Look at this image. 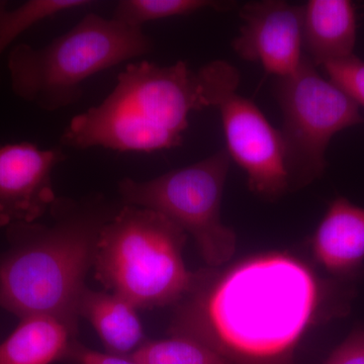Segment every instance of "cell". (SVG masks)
<instances>
[{"mask_svg": "<svg viewBox=\"0 0 364 364\" xmlns=\"http://www.w3.org/2000/svg\"><path fill=\"white\" fill-rule=\"evenodd\" d=\"M273 91L282 112L280 134L289 188H301L324 173L333 136L363 124L364 117L359 105L323 77L305 54L298 70L275 79Z\"/></svg>", "mask_w": 364, "mask_h": 364, "instance_id": "7", "label": "cell"}, {"mask_svg": "<svg viewBox=\"0 0 364 364\" xmlns=\"http://www.w3.org/2000/svg\"><path fill=\"white\" fill-rule=\"evenodd\" d=\"M323 364H364V328H355Z\"/></svg>", "mask_w": 364, "mask_h": 364, "instance_id": "19", "label": "cell"}, {"mask_svg": "<svg viewBox=\"0 0 364 364\" xmlns=\"http://www.w3.org/2000/svg\"><path fill=\"white\" fill-rule=\"evenodd\" d=\"M316 261L328 272L350 277L364 261V208L337 198L328 208L312 238Z\"/></svg>", "mask_w": 364, "mask_h": 364, "instance_id": "11", "label": "cell"}, {"mask_svg": "<svg viewBox=\"0 0 364 364\" xmlns=\"http://www.w3.org/2000/svg\"><path fill=\"white\" fill-rule=\"evenodd\" d=\"M75 337L55 318H21L16 329L0 343V364H52L64 360Z\"/></svg>", "mask_w": 364, "mask_h": 364, "instance_id": "14", "label": "cell"}, {"mask_svg": "<svg viewBox=\"0 0 364 364\" xmlns=\"http://www.w3.org/2000/svg\"><path fill=\"white\" fill-rule=\"evenodd\" d=\"M130 358L140 364H226L205 345L177 336L147 340Z\"/></svg>", "mask_w": 364, "mask_h": 364, "instance_id": "17", "label": "cell"}, {"mask_svg": "<svg viewBox=\"0 0 364 364\" xmlns=\"http://www.w3.org/2000/svg\"><path fill=\"white\" fill-rule=\"evenodd\" d=\"M242 26L232 48L240 58L260 64L277 78L298 70L303 60L304 6L282 0L244 4Z\"/></svg>", "mask_w": 364, "mask_h": 364, "instance_id": "9", "label": "cell"}, {"mask_svg": "<svg viewBox=\"0 0 364 364\" xmlns=\"http://www.w3.org/2000/svg\"><path fill=\"white\" fill-rule=\"evenodd\" d=\"M122 205L100 196L79 202L57 198L52 226L7 227L11 248L0 257V308L20 318H55L77 335L79 299L98 235Z\"/></svg>", "mask_w": 364, "mask_h": 364, "instance_id": "3", "label": "cell"}, {"mask_svg": "<svg viewBox=\"0 0 364 364\" xmlns=\"http://www.w3.org/2000/svg\"><path fill=\"white\" fill-rule=\"evenodd\" d=\"M323 67L335 85L354 102L364 107V60L354 54Z\"/></svg>", "mask_w": 364, "mask_h": 364, "instance_id": "18", "label": "cell"}, {"mask_svg": "<svg viewBox=\"0 0 364 364\" xmlns=\"http://www.w3.org/2000/svg\"><path fill=\"white\" fill-rule=\"evenodd\" d=\"M153 49L154 42L143 28L87 14L44 47L11 48L7 57L11 90L42 111H60L80 100L88 78Z\"/></svg>", "mask_w": 364, "mask_h": 364, "instance_id": "4", "label": "cell"}, {"mask_svg": "<svg viewBox=\"0 0 364 364\" xmlns=\"http://www.w3.org/2000/svg\"><path fill=\"white\" fill-rule=\"evenodd\" d=\"M221 112L227 152L247 174L252 193L275 200L289 188L282 134L252 100L234 92L217 107Z\"/></svg>", "mask_w": 364, "mask_h": 364, "instance_id": "8", "label": "cell"}, {"mask_svg": "<svg viewBox=\"0 0 364 364\" xmlns=\"http://www.w3.org/2000/svg\"><path fill=\"white\" fill-rule=\"evenodd\" d=\"M91 4L90 0H28L11 9L0 0V57L21 33L40 21Z\"/></svg>", "mask_w": 364, "mask_h": 364, "instance_id": "15", "label": "cell"}, {"mask_svg": "<svg viewBox=\"0 0 364 364\" xmlns=\"http://www.w3.org/2000/svg\"><path fill=\"white\" fill-rule=\"evenodd\" d=\"M239 82L238 70L224 60L208 62L198 71L186 61L171 66L134 62L100 105L71 119L60 142L76 150L117 152L179 147L191 112L219 107Z\"/></svg>", "mask_w": 364, "mask_h": 364, "instance_id": "2", "label": "cell"}, {"mask_svg": "<svg viewBox=\"0 0 364 364\" xmlns=\"http://www.w3.org/2000/svg\"><path fill=\"white\" fill-rule=\"evenodd\" d=\"M138 309L109 291L86 287L78 304L79 317L90 321L104 343L107 353L130 358L147 340Z\"/></svg>", "mask_w": 364, "mask_h": 364, "instance_id": "13", "label": "cell"}, {"mask_svg": "<svg viewBox=\"0 0 364 364\" xmlns=\"http://www.w3.org/2000/svg\"><path fill=\"white\" fill-rule=\"evenodd\" d=\"M358 18L349 0H310L304 6L303 48L316 66L354 55Z\"/></svg>", "mask_w": 364, "mask_h": 364, "instance_id": "12", "label": "cell"}, {"mask_svg": "<svg viewBox=\"0 0 364 364\" xmlns=\"http://www.w3.org/2000/svg\"><path fill=\"white\" fill-rule=\"evenodd\" d=\"M62 148L30 142L0 146V228L33 224L50 212L57 196L52 173L66 159Z\"/></svg>", "mask_w": 364, "mask_h": 364, "instance_id": "10", "label": "cell"}, {"mask_svg": "<svg viewBox=\"0 0 364 364\" xmlns=\"http://www.w3.org/2000/svg\"><path fill=\"white\" fill-rule=\"evenodd\" d=\"M231 157L226 149L150 181L119 182L123 205L149 208L178 225L196 241L208 267L233 258L237 237L221 220V205Z\"/></svg>", "mask_w": 364, "mask_h": 364, "instance_id": "6", "label": "cell"}, {"mask_svg": "<svg viewBox=\"0 0 364 364\" xmlns=\"http://www.w3.org/2000/svg\"><path fill=\"white\" fill-rule=\"evenodd\" d=\"M188 237L160 213L123 205L100 229L95 279L136 309L176 305L195 282L183 260Z\"/></svg>", "mask_w": 364, "mask_h": 364, "instance_id": "5", "label": "cell"}, {"mask_svg": "<svg viewBox=\"0 0 364 364\" xmlns=\"http://www.w3.org/2000/svg\"><path fill=\"white\" fill-rule=\"evenodd\" d=\"M234 2L212 0H122L114 9L112 18L133 28H143L150 21L172 16H188L205 9H229Z\"/></svg>", "mask_w": 364, "mask_h": 364, "instance_id": "16", "label": "cell"}, {"mask_svg": "<svg viewBox=\"0 0 364 364\" xmlns=\"http://www.w3.org/2000/svg\"><path fill=\"white\" fill-rule=\"evenodd\" d=\"M330 289L286 253L203 269L176 304L169 334L205 345L226 364H296Z\"/></svg>", "mask_w": 364, "mask_h": 364, "instance_id": "1", "label": "cell"}, {"mask_svg": "<svg viewBox=\"0 0 364 364\" xmlns=\"http://www.w3.org/2000/svg\"><path fill=\"white\" fill-rule=\"evenodd\" d=\"M64 360L73 364H140L130 358H122L107 352L93 350L76 339L69 345Z\"/></svg>", "mask_w": 364, "mask_h": 364, "instance_id": "20", "label": "cell"}]
</instances>
